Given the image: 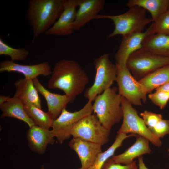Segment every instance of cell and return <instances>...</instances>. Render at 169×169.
Wrapping results in <instances>:
<instances>
[{
  "instance_id": "4",
  "label": "cell",
  "mask_w": 169,
  "mask_h": 169,
  "mask_svg": "<svg viewBox=\"0 0 169 169\" xmlns=\"http://www.w3.org/2000/svg\"><path fill=\"white\" fill-rule=\"evenodd\" d=\"M101 18L111 20L115 26L114 30L109 35L108 38L118 35L123 36L142 32L148 24L153 22L151 18L146 16V10L137 6L131 7L125 13L119 15L98 14L95 19Z\"/></svg>"
},
{
  "instance_id": "7",
  "label": "cell",
  "mask_w": 169,
  "mask_h": 169,
  "mask_svg": "<svg viewBox=\"0 0 169 169\" xmlns=\"http://www.w3.org/2000/svg\"><path fill=\"white\" fill-rule=\"evenodd\" d=\"M168 64L169 58L153 54L143 47L131 54L126 63L127 67L134 78L140 79Z\"/></svg>"
},
{
  "instance_id": "6",
  "label": "cell",
  "mask_w": 169,
  "mask_h": 169,
  "mask_svg": "<svg viewBox=\"0 0 169 169\" xmlns=\"http://www.w3.org/2000/svg\"><path fill=\"white\" fill-rule=\"evenodd\" d=\"M121 105L123 110V122L117 133H129L141 136L148 139L154 146L160 147L162 142L155 136L145 125L132 104L125 98L122 97Z\"/></svg>"
},
{
  "instance_id": "21",
  "label": "cell",
  "mask_w": 169,
  "mask_h": 169,
  "mask_svg": "<svg viewBox=\"0 0 169 169\" xmlns=\"http://www.w3.org/2000/svg\"><path fill=\"white\" fill-rule=\"evenodd\" d=\"M143 48L151 54L169 58V36L155 33L144 40Z\"/></svg>"
},
{
  "instance_id": "28",
  "label": "cell",
  "mask_w": 169,
  "mask_h": 169,
  "mask_svg": "<svg viewBox=\"0 0 169 169\" xmlns=\"http://www.w3.org/2000/svg\"><path fill=\"white\" fill-rule=\"evenodd\" d=\"M148 97L161 109L164 108L169 100V92L162 90H156L148 95Z\"/></svg>"
},
{
  "instance_id": "27",
  "label": "cell",
  "mask_w": 169,
  "mask_h": 169,
  "mask_svg": "<svg viewBox=\"0 0 169 169\" xmlns=\"http://www.w3.org/2000/svg\"><path fill=\"white\" fill-rule=\"evenodd\" d=\"M153 23L154 34L169 36V12L167 11L163 13Z\"/></svg>"
},
{
  "instance_id": "14",
  "label": "cell",
  "mask_w": 169,
  "mask_h": 169,
  "mask_svg": "<svg viewBox=\"0 0 169 169\" xmlns=\"http://www.w3.org/2000/svg\"><path fill=\"white\" fill-rule=\"evenodd\" d=\"M16 72L23 74L25 78L30 79L40 75L47 76L51 75L52 71L49 63L47 61L32 65L18 64L14 62L6 60L0 63V72Z\"/></svg>"
},
{
  "instance_id": "22",
  "label": "cell",
  "mask_w": 169,
  "mask_h": 169,
  "mask_svg": "<svg viewBox=\"0 0 169 169\" xmlns=\"http://www.w3.org/2000/svg\"><path fill=\"white\" fill-rule=\"evenodd\" d=\"M169 4V0H129L126 5L129 8L137 6L148 11L154 22L167 11Z\"/></svg>"
},
{
  "instance_id": "20",
  "label": "cell",
  "mask_w": 169,
  "mask_h": 169,
  "mask_svg": "<svg viewBox=\"0 0 169 169\" xmlns=\"http://www.w3.org/2000/svg\"><path fill=\"white\" fill-rule=\"evenodd\" d=\"M0 109L2 111L0 118L8 117L16 118L27 123L29 128L35 125L26 113L24 105L13 97L9 100L0 104Z\"/></svg>"
},
{
  "instance_id": "10",
  "label": "cell",
  "mask_w": 169,
  "mask_h": 169,
  "mask_svg": "<svg viewBox=\"0 0 169 169\" xmlns=\"http://www.w3.org/2000/svg\"><path fill=\"white\" fill-rule=\"evenodd\" d=\"M93 112L92 102L88 101L79 110L70 112L64 108L59 116L53 121L52 131L58 142L62 144L71 136V131L74 125L84 116Z\"/></svg>"
},
{
  "instance_id": "19",
  "label": "cell",
  "mask_w": 169,
  "mask_h": 169,
  "mask_svg": "<svg viewBox=\"0 0 169 169\" xmlns=\"http://www.w3.org/2000/svg\"><path fill=\"white\" fill-rule=\"evenodd\" d=\"M149 141L146 138L138 136L135 142L124 152L114 155L111 158L115 163L128 165L131 164L134 159L143 155L151 152L149 145Z\"/></svg>"
},
{
  "instance_id": "31",
  "label": "cell",
  "mask_w": 169,
  "mask_h": 169,
  "mask_svg": "<svg viewBox=\"0 0 169 169\" xmlns=\"http://www.w3.org/2000/svg\"><path fill=\"white\" fill-rule=\"evenodd\" d=\"M101 169H138V166L135 161L130 164L123 165L115 163L110 157L105 161Z\"/></svg>"
},
{
  "instance_id": "12",
  "label": "cell",
  "mask_w": 169,
  "mask_h": 169,
  "mask_svg": "<svg viewBox=\"0 0 169 169\" xmlns=\"http://www.w3.org/2000/svg\"><path fill=\"white\" fill-rule=\"evenodd\" d=\"M153 23L145 32L135 33L123 36L119 47L115 54V64L126 66L130 56L143 47L142 43L149 35L154 34Z\"/></svg>"
},
{
  "instance_id": "38",
  "label": "cell",
  "mask_w": 169,
  "mask_h": 169,
  "mask_svg": "<svg viewBox=\"0 0 169 169\" xmlns=\"http://www.w3.org/2000/svg\"><path fill=\"white\" fill-rule=\"evenodd\" d=\"M78 169H83L82 168H79Z\"/></svg>"
},
{
  "instance_id": "32",
  "label": "cell",
  "mask_w": 169,
  "mask_h": 169,
  "mask_svg": "<svg viewBox=\"0 0 169 169\" xmlns=\"http://www.w3.org/2000/svg\"><path fill=\"white\" fill-rule=\"evenodd\" d=\"M138 158V169H149L146 166L144 162L142 156H140Z\"/></svg>"
},
{
  "instance_id": "8",
  "label": "cell",
  "mask_w": 169,
  "mask_h": 169,
  "mask_svg": "<svg viewBox=\"0 0 169 169\" xmlns=\"http://www.w3.org/2000/svg\"><path fill=\"white\" fill-rule=\"evenodd\" d=\"M115 65L118 93L132 105H142V102L145 103L147 99L145 87L135 79L126 65Z\"/></svg>"
},
{
  "instance_id": "37",
  "label": "cell",
  "mask_w": 169,
  "mask_h": 169,
  "mask_svg": "<svg viewBox=\"0 0 169 169\" xmlns=\"http://www.w3.org/2000/svg\"><path fill=\"white\" fill-rule=\"evenodd\" d=\"M168 155H169V149L168 150Z\"/></svg>"
},
{
  "instance_id": "35",
  "label": "cell",
  "mask_w": 169,
  "mask_h": 169,
  "mask_svg": "<svg viewBox=\"0 0 169 169\" xmlns=\"http://www.w3.org/2000/svg\"><path fill=\"white\" fill-rule=\"evenodd\" d=\"M39 169H45L44 166L43 165Z\"/></svg>"
},
{
  "instance_id": "13",
  "label": "cell",
  "mask_w": 169,
  "mask_h": 169,
  "mask_svg": "<svg viewBox=\"0 0 169 169\" xmlns=\"http://www.w3.org/2000/svg\"><path fill=\"white\" fill-rule=\"evenodd\" d=\"M68 145L77 154L83 169H88L102 152V145L79 138L73 137Z\"/></svg>"
},
{
  "instance_id": "15",
  "label": "cell",
  "mask_w": 169,
  "mask_h": 169,
  "mask_svg": "<svg viewBox=\"0 0 169 169\" xmlns=\"http://www.w3.org/2000/svg\"><path fill=\"white\" fill-rule=\"evenodd\" d=\"M33 84L38 92L45 98L48 113L54 120L57 118L68 103L73 102L74 99L66 95H61L52 93L45 89L37 77L33 79Z\"/></svg>"
},
{
  "instance_id": "18",
  "label": "cell",
  "mask_w": 169,
  "mask_h": 169,
  "mask_svg": "<svg viewBox=\"0 0 169 169\" xmlns=\"http://www.w3.org/2000/svg\"><path fill=\"white\" fill-rule=\"evenodd\" d=\"M16 90L13 97L24 105H32L41 109V100L32 79L21 78L14 83Z\"/></svg>"
},
{
  "instance_id": "3",
  "label": "cell",
  "mask_w": 169,
  "mask_h": 169,
  "mask_svg": "<svg viewBox=\"0 0 169 169\" xmlns=\"http://www.w3.org/2000/svg\"><path fill=\"white\" fill-rule=\"evenodd\" d=\"M118 88L110 87L95 98L92 108L94 114L102 125L110 131L113 126L123 118L122 96Z\"/></svg>"
},
{
  "instance_id": "34",
  "label": "cell",
  "mask_w": 169,
  "mask_h": 169,
  "mask_svg": "<svg viewBox=\"0 0 169 169\" xmlns=\"http://www.w3.org/2000/svg\"><path fill=\"white\" fill-rule=\"evenodd\" d=\"M11 97L9 96L0 95V105L3 104L11 100Z\"/></svg>"
},
{
  "instance_id": "33",
  "label": "cell",
  "mask_w": 169,
  "mask_h": 169,
  "mask_svg": "<svg viewBox=\"0 0 169 169\" xmlns=\"http://www.w3.org/2000/svg\"><path fill=\"white\" fill-rule=\"evenodd\" d=\"M156 90H162L169 92V82L157 88Z\"/></svg>"
},
{
  "instance_id": "23",
  "label": "cell",
  "mask_w": 169,
  "mask_h": 169,
  "mask_svg": "<svg viewBox=\"0 0 169 169\" xmlns=\"http://www.w3.org/2000/svg\"><path fill=\"white\" fill-rule=\"evenodd\" d=\"M147 94L169 82V64L160 68L138 80Z\"/></svg>"
},
{
  "instance_id": "11",
  "label": "cell",
  "mask_w": 169,
  "mask_h": 169,
  "mask_svg": "<svg viewBox=\"0 0 169 169\" xmlns=\"http://www.w3.org/2000/svg\"><path fill=\"white\" fill-rule=\"evenodd\" d=\"M82 0H63L64 10L55 23L45 34L56 36H67L74 31L73 24L77 11L76 8Z\"/></svg>"
},
{
  "instance_id": "2",
  "label": "cell",
  "mask_w": 169,
  "mask_h": 169,
  "mask_svg": "<svg viewBox=\"0 0 169 169\" xmlns=\"http://www.w3.org/2000/svg\"><path fill=\"white\" fill-rule=\"evenodd\" d=\"M64 9L63 0H30L26 17L33 33L32 42L55 23Z\"/></svg>"
},
{
  "instance_id": "17",
  "label": "cell",
  "mask_w": 169,
  "mask_h": 169,
  "mask_svg": "<svg viewBox=\"0 0 169 169\" xmlns=\"http://www.w3.org/2000/svg\"><path fill=\"white\" fill-rule=\"evenodd\" d=\"M104 0H82L78 6L73 24L74 31H78L87 23L95 19L104 7Z\"/></svg>"
},
{
  "instance_id": "1",
  "label": "cell",
  "mask_w": 169,
  "mask_h": 169,
  "mask_svg": "<svg viewBox=\"0 0 169 169\" xmlns=\"http://www.w3.org/2000/svg\"><path fill=\"white\" fill-rule=\"evenodd\" d=\"M88 81L87 73L77 62L63 59L55 64L47 87L60 89L75 100L84 91Z\"/></svg>"
},
{
  "instance_id": "25",
  "label": "cell",
  "mask_w": 169,
  "mask_h": 169,
  "mask_svg": "<svg viewBox=\"0 0 169 169\" xmlns=\"http://www.w3.org/2000/svg\"><path fill=\"white\" fill-rule=\"evenodd\" d=\"M24 108L35 125L47 129L52 127L54 120L48 112H45L41 109L32 105H24Z\"/></svg>"
},
{
  "instance_id": "29",
  "label": "cell",
  "mask_w": 169,
  "mask_h": 169,
  "mask_svg": "<svg viewBox=\"0 0 169 169\" xmlns=\"http://www.w3.org/2000/svg\"><path fill=\"white\" fill-rule=\"evenodd\" d=\"M140 115L144 123L149 130L154 128L162 118L161 114H156L145 110L140 113Z\"/></svg>"
},
{
  "instance_id": "30",
  "label": "cell",
  "mask_w": 169,
  "mask_h": 169,
  "mask_svg": "<svg viewBox=\"0 0 169 169\" xmlns=\"http://www.w3.org/2000/svg\"><path fill=\"white\" fill-rule=\"evenodd\" d=\"M150 130L157 138L160 139L163 138L169 134V120L161 119Z\"/></svg>"
},
{
  "instance_id": "26",
  "label": "cell",
  "mask_w": 169,
  "mask_h": 169,
  "mask_svg": "<svg viewBox=\"0 0 169 169\" xmlns=\"http://www.w3.org/2000/svg\"><path fill=\"white\" fill-rule=\"evenodd\" d=\"M29 54V52L24 47L19 49L14 48L5 43L0 38V55H7L11 58L10 60L23 61Z\"/></svg>"
},
{
  "instance_id": "16",
  "label": "cell",
  "mask_w": 169,
  "mask_h": 169,
  "mask_svg": "<svg viewBox=\"0 0 169 169\" xmlns=\"http://www.w3.org/2000/svg\"><path fill=\"white\" fill-rule=\"evenodd\" d=\"M26 137L30 150L41 154L45 153L48 144L53 145L55 141L52 130L36 125L27 130Z\"/></svg>"
},
{
  "instance_id": "9",
  "label": "cell",
  "mask_w": 169,
  "mask_h": 169,
  "mask_svg": "<svg viewBox=\"0 0 169 169\" xmlns=\"http://www.w3.org/2000/svg\"><path fill=\"white\" fill-rule=\"evenodd\" d=\"M110 132L102 125L96 115L91 114L74 125L71 135L73 137L80 138L102 146L109 141Z\"/></svg>"
},
{
  "instance_id": "24",
  "label": "cell",
  "mask_w": 169,
  "mask_h": 169,
  "mask_svg": "<svg viewBox=\"0 0 169 169\" xmlns=\"http://www.w3.org/2000/svg\"><path fill=\"white\" fill-rule=\"evenodd\" d=\"M115 141L107 150L99 153L93 164L88 169H101L105 161L113 156L115 151L122 146L124 140L127 138L138 135L133 134L129 135L123 133H117Z\"/></svg>"
},
{
  "instance_id": "36",
  "label": "cell",
  "mask_w": 169,
  "mask_h": 169,
  "mask_svg": "<svg viewBox=\"0 0 169 169\" xmlns=\"http://www.w3.org/2000/svg\"><path fill=\"white\" fill-rule=\"evenodd\" d=\"M167 11L168 12H169V5H168V8Z\"/></svg>"
},
{
  "instance_id": "5",
  "label": "cell",
  "mask_w": 169,
  "mask_h": 169,
  "mask_svg": "<svg viewBox=\"0 0 169 169\" xmlns=\"http://www.w3.org/2000/svg\"><path fill=\"white\" fill-rule=\"evenodd\" d=\"M94 65L96 71L93 84L85 90L84 96L92 102L96 97L111 87L116 80L117 68L110 60L109 54L104 53L95 59Z\"/></svg>"
}]
</instances>
